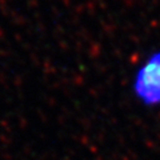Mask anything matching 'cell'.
I'll return each instance as SVG.
<instances>
[{
  "instance_id": "6da1fadb",
  "label": "cell",
  "mask_w": 160,
  "mask_h": 160,
  "mask_svg": "<svg viewBox=\"0 0 160 160\" xmlns=\"http://www.w3.org/2000/svg\"><path fill=\"white\" fill-rule=\"evenodd\" d=\"M132 91L144 107L156 108L160 106V49L149 53L138 67Z\"/></svg>"
}]
</instances>
